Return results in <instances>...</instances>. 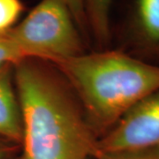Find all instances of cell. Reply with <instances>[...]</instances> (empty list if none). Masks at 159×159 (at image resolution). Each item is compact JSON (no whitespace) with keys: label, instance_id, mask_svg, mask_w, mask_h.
Listing matches in <instances>:
<instances>
[{"label":"cell","instance_id":"obj_7","mask_svg":"<svg viewBox=\"0 0 159 159\" xmlns=\"http://www.w3.org/2000/svg\"><path fill=\"white\" fill-rule=\"evenodd\" d=\"M134 25L139 37L159 45V0H133Z\"/></svg>","mask_w":159,"mask_h":159},{"label":"cell","instance_id":"obj_2","mask_svg":"<svg viewBox=\"0 0 159 159\" xmlns=\"http://www.w3.org/2000/svg\"><path fill=\"white\" fill-rule=\"evenodd\" d=\"M77 96L100 139L143 98L159 89V66L103 50L51 62Z\"/></svg>","mask_w":159,"mask_h":159},{"label":"cell","instance_id":"obj_8","mask_svg":"<svg viewBox=\"0 0 159 159\" xmlns=\"http://www.w3.org/2000/svg\"><path fill=\"white\" fill-rule=\"evenodd\" d=\"M23 11L21 0H0V34H5L16 26Z\"/></svg>","mask_w":159,"mask_h":159},{"label":"cell","instance_id":"obj_6","mask_svg":"<svg viewBox=\"0 0 159 159\" xmlns=\"http://www.w3.org/2000/svg\"><path fill=\"white\" fill-rule=\"evenodd\" d=\"M113 0H83L89 34L100 48L111 41V10Z\"/></svg>","mask_w":159,"mask_h":159},{"label":"cell","instance_id":"obj_11","mask_svg":"<svg viewBox=\"0 0 159 159\" xmlns=\"http://www.w3.org/2000/svg\"><path fill=\"white\" fill-rule=\"evenodd\" d=\"M63 1L69 7L81 34L83 35L89 34V29H88L87 20H86L83 0H63Z\"/></svg>","mask_w":159,"mask_h":159},{"label":"cell","instance_id":"obj_13","mask_svg":"<svg viewBox=\"0 0 159 159\" xmlns=\"http://www.w3.org/2000/svg\"><path fill=\"white\" fill-rule=\"evenodd\" d=\"M8 159H22V157H21V155L20 153L15 155V156H13V157H9Z\"/></svg>","mask_w":159,"mask_h":159},{"label":"cell","instance_id":"obj_5","mask_svg":"<svg viewBox=\"0 0 159 159\" xmlns=\"http://www.w3.org/2000/svg\"><path fill=\"white\" fill-rule=\"evenodd\" d=\"M0 137L20 146L21 112L11 66L0 68Z\"/></svg>","mask_w":159,"mask_h":159},{"label":"cell","instance_id":"obj_4","mask_svg":"<svg viewBox=\"0 0 159 159\" xmlns=\"http://www.w3.org/2000/svg\"><path fill=\"white\" fill-rule=\"evenodd\" d=\"M152 148H159V89L137 102L97 143L98 153Z\"/></svg>","mask_w":159,"mask_h":159},{"label":"cell","instance_id":"obj_3","mask_svg":"<svg viewBox=\"0 0 159 159\" xmlns=\"http://www.w3.org/2000/svg\"><path fill=\"white\" fill-rule=\"evenodd\" d=\"M7 34L29 57L49 62L85 52L82 34L63 0H40Z\"/></svg>","mask_w":159,"mask_h":159},{"label":"cell","instance_id":"obj_12","mask_svg":"<svg viewBox=\"0 0 159 159\" xmlns=\"http://www.w3.org/2000/svg\"><path fill=\"white\" fill-rule=\"evenodd\" d=\"M20 152V146L0 137V159H8Z\"/></svg>","mask_w":159,"mask_h":159},{"label":"cell","instance_id":"obj_1","mask_svg":"<svg viewBox=\"0 0 159 159\" xmlns=\"http://www.w3.org/2000/svg\"><path fill=\"white\" fill-rule=\"evenodd\" d=\"M22 121V159H95L99 138L72 87L51 62L13 66Z\"/></svg>","mask_w":159,"mask_h":159},{"label":"cell","instance_id":"obj_9","mask_svg":"<svg viewBox=\"0 0 159 159\" xmlns=\"http://www.w3.org/2000/svg\"><path fill=\"white\" fill-rule=\"evenodd\" d=\"M29 57L7 34H0V68L14 66L17 63Z\"/></svg>","mask_w":159,"mask_h":159},{"label":"cell","instance_id":"obj_10","mask_svg":"<svg viewBox=\"0 0 159 159\" xmlns=\"http://www.w3.org/2000/svg\"><path fill=\"white\" fill-rule=\"evenodd\" d=\"M95 159H159V148L115 152H100Z\"/></svg>","mask_w":159,"mask_h":159}]
</instances>
